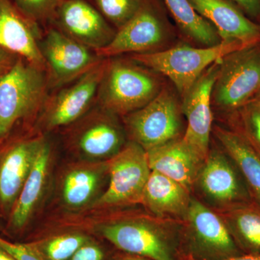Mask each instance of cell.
Masks as SVG:
<instances>
[{
    "instance_id": "obj_1",
    "label": "cell",
    "mask_w": 260,
    "mask_h": 260,
    "mask_svg": "<svg viewBox=\"0 0 260 260\" xmlns=\"http://www.w3.org/2000/svg\"><path fill=\"white\" fill-rule=\"evenodd\" d=\"M161 90L158 78L145 67L132 59L109 58L96 101L107 112L124 116L145 107Z\"/></svg>"
},
{
    "instance_id": "obj_2",
    "label": "cell",
    "mask_w": 260,
    "mask_h": 260,
    "mask_svg": "<svg viewBox=\"0 0 260 260\" xmlns=\"http://www.w3.org/2000/svg\"><path fill=\"white\" fill-rule=\"evenodd\" d=\"M49 90L45 70L18 57L0 77V140L18 121L40 114Z\"/></svg>"
},
{
    "instance_id": "obj_3",
    "label": "cell",
    "mask_w": 260,
    "mask_h": 260,
    "mask_svg": "<svg viewBox=\"0 0 260 260\" xmlns=\"http://www.w3.org/2000/svg\"><path fill=\"white\" fill-rule=\"evenodd\" d=\"M247 46L237 41H222L213 47L203 48L181 45L166 51L133 54L131 59L166 75L183 96L210 66Z\"/></svg>"
},
{
    "instance_id": "obj_4",
    "label": "cell",
    "mask_w": 260,
    "mask_h": 260,
    "mask_svg": "<svg viewBox=\"0 0 260 260\" xmlns=\"http://www.w3.org/2000/svg\"><path fill=\"white\" fill-rule=\"evenodd\" d=\"M182 220L162 218L150 214L114 220L99 229L103 237L128 254L153 260H173L169 235Z\"/></svg>"
},
{
    "instance_id": "obj_5",
    "label": "cell",
    "mask_w": 260,
    "mask_h": 260,
    "mask_svg": "<svg viewBox=\"0 0 260 260\" xmlns=\"http://www.w3.org/2000/svg\"><path fill=\"white\" fill-rule=\"evenodd\" d=\"M260 90V42L230 53L220 60L212 99L221 109L237 112Z\"/></svg>"
},
{
    "instance_id": "obj_6",
    "label": "cell",
    "mask_w": 260,
    "mask_h": 260,
    "mask_svg": "<svg viewBox=\"0 0 260 260\" xmlns=\"http://www.w3.org/2000/svg\"><path fill=\"white\" fill-rule=\"evenodd\" d=\"M107 164L109 184L94 206L119 208L141 203L151 173L144 149L130 141Z\"/></svg>"
},
{
    "instance_id": "obj_7",
    "label": "cell",
    "mask_w": 260,
    "mask_h": 260,
    "mask_svg": "<svg viewBox=\"0 0 260 260\" xmlns=\"http://www.w3.org/2000/svg\"><path fill=\"white\" fill-rule=\"evenodd\" d=\"M39 46L49 90L73 83L104 59L52 25L46 28Z\"/></svg>"
},
{
    "instance_id": "obj_8",
    "label": "cell",
    "mask_w": 260,
    "mask_h": 260,
    "mask_svg": "<svg viewBox=\"0 0 260 260\" xmlns=\"http://www.w3.org/2000/svg\"><path fill=\"white\" fill-rule=\"evenodd\" d=\"M124 117L131 141L145 151L182 137L179 104L167 89L160 90L145 107Z\"/></svg>"
},
{
    "instance_id": "obj_9",
    "label": "cell",
    "mask_w": 260,
    "mask_h": 260,
    "mask_svg": "<svg viewBox=\"0 0 260 260\" xmlns=\"http://www.w3.org/2000/svg\"><path fill=\"white\" fill-rule=\"evenodd\" d=\"M194 188H198L208 206L215 210H226L253 201L242 174L223 149L210 150Z\"/></svg>"
},
{
    "instance_id": "obj_10",
    "label": "cell",
    "mask_w": 260,
    "mask_h": 260,
    "mask_svg": "<svg viewBox=\"0 0 260 260\" xmlns=\"http://www.w3.org/2000/svg\"><path fill=\"white\" fill-rule=\"evenodd\" d=\"M181 228L194 251L189 254L194 257L224 260L243 254L220 215L197 198H191Z\"/></svg>"
},
{
    "instance_id": "obj_11",
    "label": "cell",
    "mask_w": 260,
    "mask_h": 260,
    "mask_svg": "<svg viewBox=\"0 0 260 260\" xmlns=\"http://www.w3.org/2000/svg\"><path fill=\"white\" fill-rule=\"evenodd\" d=\"M107 61L104 59L78 80L48 95L39 118L43 129L52 130L70 125L86 114L96 100Z\"/></svg>"
},
{
    "instance_id": "obj_12",
    "label": "cell",
    "mask_w": 260,
    "mask_h": 260,
    "mask_svg": "<svg viewBox=\"0 0 260 260\" xmlns=\"http://www.w3.org/2000/svg\"><path fill=\"white\" fill-rule=\"evenodd\" d=\"M167 25L153 0H143L136 14L121 28L106 47L95 51L103 59L116 57L126 53L153 52L167 38Z\"/></svg>"
},
{
    "instance_id": "obj_13",
    "label": "cell",
    "mask_w": 260,
    "mask_h": 260,
    "mask_svg": "<svg viewBox=\"0 0 260 260\" xmlns=\"http://www.w3.org/2000/svg\"><path fill=\"white\" fill-rule=\"evenodd\" d=\"M220 60L203 73L184 95L181 112L187 120L182 140L200 161L204 162L209 153L213 114L212 93L220 68Z\"/></svg>"
},
{
    "instance_id": "obj_14",
    "label": "cell",
    "mask_w": 260,
    "mask_h": 260,
    "mask_svg": "<svg viewBox=\"0 0 260 260\" xmlns=\"http://www.w3.org/2000/svg\"><path fill=\"white\" fill-rule=\"evenodd\" d=\"M51 25L94 51L109 44L116 32L88 0H62Z\"/></svg>"
},
{
    "instance_id": "obj_15",
    "label": "cell",
    "mask_w": 260,
    "mask_h": 260,
    "mask_svg": "<svg viewBox=\"0 0 260 260\" xmlns=\"http://www.w3.org/2000/svg\"><path fill=\"white\" fill-rule=\"evenodd\" d=\"M114 116L100 107L84 118L70 138L80 155L91 160L109 159L123 148L124 134Z\"/></svg>"
},
{
    "instance_id": "obj_16",
    "label": "cell",
    "mask_w": 260,
    "mask_h": 260,
    "mask_svg": "<svg viewBox=\"0 0 260 260\" xmlns=\"http://www.w3.org/2000/svg\"><path fill=\"white\" fill-rule=\"evenodd\" d=\"M42 27L25 17L12 0H0V49L45 70L40 50Z\"/></svg>"
},
{
    "instance_id": "obj_17",
    "label": "cell",
    "mask_w": 260,
    "mask_h": 260,
    "mask_svg": "<svg viewBox=\"0 0 260 260\" xmlns=\"http://www.w3.org/2000/svg\"><path fill=\"white\" fill-rule=\"evenodd\" d=\"M44 138L20 140L8 147L0 156V205L13 210L31 172Z\"/></svg>"
},
{
    "instance_id": "obj_18",
    "label": "cell",
    "mask_w": 260,
    "mask_h": 260,
    "mask_svg": "<svg viewBox=\"0 0 260 260\" xmlns=\"http://www.w3.org/2000/svg\"><path fill=\"white\" fill-rule=\"evenodd\" d=\"M195 11L213 25L222 41L251 45L260 42V24L229 0H188Z\"/></svg>"
},
{
    "instance_id": "obj_19",
    "label": "cell",
    "mask_w": 260,
    "mask_h": 260,
    "mask_svg": "<svg viewBox=\"0 0 260 260\" xmlns=\"http://www.w3.org/2000/svg\"><path fill=\"white\" fill-rule=\"evenodd\" d=\"M146 153L150 170L177 181L191 192L203 164L188 148L182 137Z\"/></svg>"
},
{
    "instance_id": "obj_20",
    "label": "cell",
    "mask_w": 260,
    "mask_h": 260,
    "mask_svg": "<svg viewBox=\"0 0 260 260\" xmlns=\"http://www.w3.org/2000/svg\"><path fill=\"white\" fill-rule=\"evenodd\" d=\"M191 198V191L179 182L151 171L141 204L155 216L182 220Z\"/></svg>"
},
{
    "instance_id": "obj_21",
    "label": "cell",
    "mask_w": 260,
    "mask_h": 260,
    "mask_svg": "<svg viewBox=\"0 0 260 260\" xmlns=\"http://www.w3.org/2000/svg\"><path fill=\"white\" fill-rule=\"evenodd\" d=\"M51 157L50 145L44 138L31 172L12 210L10 226L15 230L27 225L42 200L49 178Z\"/></svg>"
},
{
    "instance_id": "obj_22",
    "label": "cell",
    "mask_w": 260,
    "mask_h": 260,
    "mask_svg": "<svg viewBox=\"0 0 260 260\" xmlns=\"http://www.w3.org/2000/svg\"><path fill=\"white\" fill-rule=\"evenodd\" d=\"M214 134L242 174L251 199L260 205L259 155L234 130L215 126Z\"/></svg>"
},
{
    "instance_id": "obj_23",
    "label": "cell",
    "mask_w": 260,
    "mask_h": 260,
    "mask_svg": "<svg viewBox=\"0 0 260 260\" xmlns=\"http://www.w3.org/2000/svg\"><path fill=\"white\" fill-rule=\"evenodd\" d=\"M107 172V164H83L70 169L61 181V195L64 204L78 209L91 203Z\"/></svg>"
},
{
    "instance_id": "obj_24",
    "label": "cell",
    "mask_w": 260,
    "mask_h": 260,
    "mask_svg": "<svg viewBox=\"0 0 260 260\" xmlns=\"http://www.w3.org/2000/svg\"><path fill=\"white\" fill-rule=\"evenodd\" d=\"M243 254H260V205L254 201L215 210Z\"/></svg>"
},
{
    "instance_id": "obj_25",
    "label": "cell",
    "mask_w": 260,
    "mask_h": 260,
    "mask_svg": "<svg viewBox=\"0 0 260 260\" xmlns=\"http://www.w3.org/2000/svg\"><path fill=\"white\" fill-rule=\"evenodd\" d=\"M164 2L178 27L186 37L205 47H213L222 42L213 25L198 14L188 0Z\"/></svg>"
},
{
    "instance_id": "obj_26",
    "label": "cell",
    "mask_w": 260,
    "mask_h": 260,
    "mask_svg": "<svg viewBox=\"0 0 260 260\" xmlns=\"http://www.w3.org/2000/svg\"><path fill=\"white\" fill-rule=\"evenodd\" d=\"M233 130L260 156V100L254 98L232 114Z\"/></svg>"
},
{
    "instance_id": "obj_27",
    "label": "cell",
    "mask_w": 260,
    "mask_h": 260,
    "mask_svg": "<svg viewBox=\"0 0 260 260\" xmlns=\"http://www.w3.org/2000/svg\"><path fill=\"white\" fill-rule=\"evenodd\" d=\"M90 239L79 233L61 234L35 244L45 260H69Z\"/></svg>"
},
{
    "instance_id": "obj_28",
    "label": "cell",
    "mask_w": 260,
    "mask_h": 260,
    "mask_svg": "<svg viewBox=\"0 0 260 260\" xmlns=\"http://www.w3.org/2000/svg\"><path fill=\"white\" fill-rule=\"evenodd\" d=\"M143 0H92L91 3L116 30L121 28L140 9Z\"/></svg>"
},
{
    "instance_id": "obj_29",
    "label": "cell",
    "mask_w": 260,
    "mask_h": 260,
    "mask_svg": "<svg viewBox=\"0 0 260 260\" xmlns=\"http://www.w3.org/2000/svg\"><path fill=\"white\" fill-rule=\"evenodd\" d=\"M62 0H12L25 17L47 28L55 18Z\"/></svg>"
},
{
    "instance_id": "obj_30",
    "label": "cell",
    "mask_w": 260,
    "mask_h": 260,
    "mask_svg": "<svg viewBox=\"0 0 260 260\" xmlns=\"http://www.w3.org/2000/svg\"><path fill=\"white\" fill-rule=\"evenodd\" d=\"M0 246L17 260H45L35 244L12 243L0 237Z\"/></svg>"
},
{
    "instance_id": "obj_31",
    "label": "cell",
    "mask_w": 260,
    "mask_h": 260,
    "mask_svg": "<svg viewBox=\"0 0 260 260\" xmlns=\"http://www.w3.org/2000/svg\"><path fill=\"white\" fill-rule=\"evenodd\" d=\"M104 253L102 248L89 241L78 249L69 260H103Z\"/></svg>"
},
{
    "instance_id": "obj_32",
    "label": "cell",
    "mask_w": 260,
    "mask_h": 260,
    "mask_svg": "<svg viewBox=\"0 0 260 260\" xmlns=\"http://www.w3.org/2000/svg\"><path fill=\"white\" fill-rule=\"evenodd\" d=\"M237 5L243 13L260 21V0H229Z\"/></svg>"
},
{
    "instance_id": "obj_33",
    "label": "cell",
    "mask_w": 260,
    "mask_h": 260,
    "mask_svg": "<svg viewBox=\"0 0 260 260\" xmlns=\"http://www.w3.org/2000/svg\"><path fill=\"white\" fill-rule=\"evenodd\" d=\"M18 57L10 51L0 49V77L14 64Z\"/></svg>"
},
{
    "instance_id": "obj_34",
    "label": "cell",
    "mask_w": 260,
    "mask_h": 260,
    "mask_svg": "<svg viewBox=\"0 0 260 260\" xmlns=\"http://www.w3.org/2000/svg\"><path fill=\"white\" fill-rule=\"evenodd\" d=\"M180 260H198L193 257L190 254H184L181 256ZM224 260H260V254H245L234 256Z\"/></svg>"
},
{
    "instance_id": "obj_35",
    "label": "cell",
    "mask_w": 260,
    "mask_h": 260,
    "mask_svg": "<svg viewBox=\"0 0 260 260\" xmlns=\"http://www.w3.org/2000/svg\"><path fill=\"white\" fill-rule=\"evenodd\" d=\"M118 260H153L145 256L137 255V254H128L125 253L122 255L119 256Z\"/></svg>"
},
{
    "instance_id": "obj_36",
    "label": "cell",
    "mask_w": 260,
    "mask_h": 260,
    "mask_svg": "<svg viewBox=\"0 0 260 260\" xmlns=\"http://www.w3.org/2000/svg\"><path fill=\"white\" fill-rule=\"evenodd\" d=\"M0 260H17L14 256L0 246Z\"/></svg>"
},
{
    "instance_id": "obj_37",
    "label": "cell",
    "mask_w": 260,
    "mask_h": 260,
    "mask_svg": "<svg viewBox=\"0 0 260 260\" xmlns=\"http://www.w3.org/2000/svg\"><path fill=\"white\" fill-rule=\"evenodd\" d=\"M255 98H256V99H259L260 100V90L259 93H257V95H256Z\"/></svg>"
},
{
    "instance_id": "obj_38",
    "label": "cell",
    "mask_w": 260,
    "mask_h": 260,
    "mask_svg": "<svg viewBox=\"0 0 260 260\" xmlns=\"http://www.w3.org/2000/svg\"><path fill=\"white\" fill-rule=\"evenodd\" d=\"M260 24V23H259Z\"/></svg>"
}]
</instances>
